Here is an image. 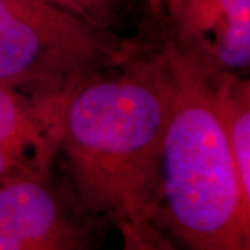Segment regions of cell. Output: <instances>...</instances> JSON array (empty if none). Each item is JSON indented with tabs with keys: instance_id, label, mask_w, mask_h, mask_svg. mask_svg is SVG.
I'll list each match as a JSON object with an SVG mask.
<instances>
[{
	"instance_id": "1",
	"label": "cell",
	"mask_w": 250,
	"mask_h": 250,
	"mask_svg": "<svg viewBox=\"0 0 250 250\" xmlns=\"http://www.w3.org/2000/svg\"><path fill=\"white\" fill-rule=\"evenodd\" d=\"M174 89L167 52L142 43L128 60L67 98L60 156L68 187L86 213L116 225L152 217Z\"/></svg>"
},
{
	"instance_id": "2",
	"label": "cell",
	"mask_w": 250,
	"mask_h": 250,
	"mask_svg": "<svg viewBox=\"0 0 250 250\" xmlns=\"http://www.w3.org/2000/svg\"><path fill=\"white\" fill-rule=\"evenodd\" d=\"M160 47L175 89L150 220L184 250H250V200L215 106L213 70Z\"/></svg>"
},
{
	"instance_id": "3",
	"label": "cell",
	"mask_w": 250,
	"mask_h": 250,
	"mask_svg": "<svg viewBox=\"0 0 250 250\" xmlns=\"http://www.w3.org/2000/svg\"><path fill=\"white\" fill-rule=\"evenodd\" d=\"M141 46L47 0H0V83L34 98H67Z\"/></svg>"
},
{
	"instance_id": "4",
	"label": "cell",
	"mask_w": 250,
	"mask_h": 250,
	"mask_svg": "<svg viewBox=\"0 0 250 250\" xmlns=\"http://www.w3.org/2000/svg\"><path fill=\"white\" fill-rule=\"evenodd\" d=\"M156 45L214 71L250 65V0H149Z\"/></svg>"
},
{
	"instance_id": "5",
	"label": "cell",
	"mask_w": 250,
	"mask_h": 250,
	"mask_svg": "<svg viewBox=\"0 0 250 250\" xmlns=\"http://www.w3.org/2000/svg\"><path fill=\"white\" fill-rule=\"evenodd\" d=\"M100 223L53 174L0 182V232L28 249L95 250Z\"/></svg>"
},
{
	"instance_id": "6",
	"label": "cell",
	"mask_w": 250,
	"mask_h": 250,
	"mask_svg": "<svg viewBox=\"0 0 250 250\" xmlns=\"http://www.w3.org/2000/svg\"><path fill=\"white\" fill-rule=\"evenodd\" d=\"M67 98H34L0 83V182L53 172Z\"/></svg>"
},
{
	"instance_id": "7",
	"label": "cell",
	"mask_w": 250,
	"mask_h": 250,
	"mask_svg": "<svg viewBox=\"0 0 250 250\" xmlns=\"http://www.w3.org/2000/svg\"><path fill=\"white\" fill-rule=\"evenodd\" d=\"M211 85L242 192L250 200V81L239 74L211 71Z\"/></svg>"
},
{
	"instance_id": "8",
	"label": "cell",
	"mask_w": 250,
	"mask_h": 250,
	"mask_svg": "<svg viewBox=\"0 0 250 250\" xmlns=\"http://www.w3.org/2000/svg\"><path fill=\"white\" fill-rule=\"evenodd\" d=\"M117 227L121 233L120 250H178L150 218H126Z\"/></svg>"
},
{
	"instance_id": "9",
	"label": "cell",
	"mask_w": 250,
	"mask_h": 250,
	"mask_svg": "<svg viewBox=\"0 0 250 250\" xmlns=\"http://www.w3.org/2000/svg\"><path fill=\"white\" fill-rule=\"evenodd\" d=\"M60 7L70 10L92 22L108 27L111 18V0H47Z\"/></svg>"
},
{
	"instance_id": "10",
	"label": "cell",
	"mask_w": 250,
	"mask_h": 250,
	"mask_svg": "<svg viewBox=\"0 0 250 250\" xmlns=\"http://www.w3.org/2000/svg\"><path fill=\"white\" fill-rule=\"evenodd\" d=\"M0 250H31L13 236L0 232Z\"/></svg>"
}]
</instances>
